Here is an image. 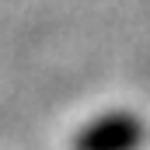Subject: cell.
<instances>
[{
    "label": "cell",
    "instance_id": "obj_1",
    "mask_svg": "<svg viewBox=\"0 0 150 150\" xmlns=\"http://www.w3.org/2000/svg\"><path fill=\"white\" fill-rule=\"evenodd\" d=\"M147 140L143 119L133 112H105L84 122L70 150H140Z\"/></svg>",
    "mask_w": 150,
    "mask_h": 150
}]
</instances>
